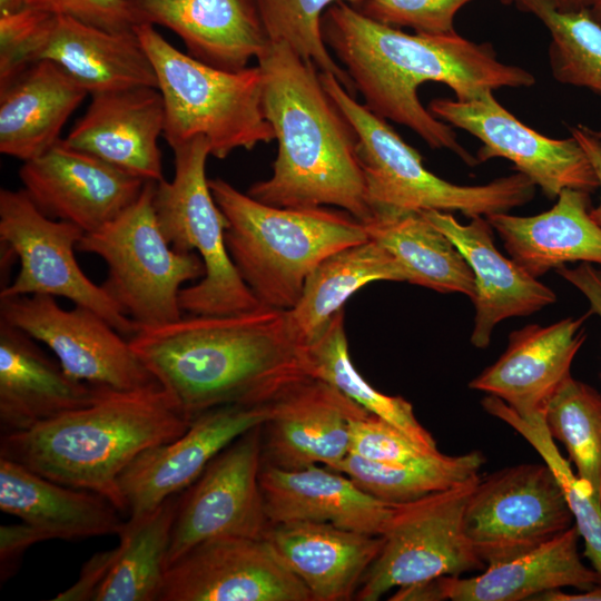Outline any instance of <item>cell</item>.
I'll use <instances>...</instances> for the list:
<instances>
[{"label": "cell", "instance_id": "6da1fadb", "mask_svg": "<svg viewBox=\"0 0 601 601\" xmlns=\"http://www.w3.org/2000/svg\"><path fill=\"white\" fill-rule=\"evenodd\" d=\"M322 33L371 111L408 127L431 148L447 149L471 167L479 164L476 157L459 142L451 125L421 104L418 87L441 82L456 100L469 101L500 88L535 83L528 70L501 62L490 43L456 32L410 35L366 18L344 1L326 9Z\"/></svg>", "mask_w": 601, "mask_h": 601}, {"label": "cell", "instance_id": "7a4b0ae2", "mask_svg": "<svg viewBox=\"0 0 601 601\" xmlns=\"http://www.w3.org/2000/svg\"><path fill=\"white\" fill-rule=\"evenodd\" d=\"M129 343L191 422L214 407L269 404L311 377L285 311L259 306L141 327Z\"/></svg>", "mask_w": 601, "mask_h": 601}, {"label": "cell", "instance_id": "3957f363", "mask_svg": "<svg viewBox=\"0 0 601 601\" xmlns=\"http://www.w3.org/2000/svg\"><path fill=\"white\" fill-rule=\"evenodd\" d=\"M257 60L263 110L278 149L272 176L247 194L280 208L332 205L367 221L373 211L357 135L325 90L319 70L285 42H270Z\"/></svg>", "mask_w": 601, "mask_h": 601}, {"label": "cell", "instance_id": "277c9868", "mask_svg": "<svg viewBox=\"0 0 601 601\" xmlns=\"http://www.w3.org/2000/svg\"><path fill=\"white\" fill-rule=\"evenodd\" d=\"M189 425L162 387L108 390L87 406L1 435L0 457L59 484L96 492L127 515L121 473L139 454L175 440Z\"/></svg>", "mask_w": 601, "mask_h": 601}, {"label": "cell", "instance_id": "5b68a950", "mask_svg": "<svg viewBox=\"0 0 601 601\" xmlns=\"http://www.w3.org/2000/svg\"><path fill=\"white\" fill-rule=\"evenodd\" d=\"M209 187L228 221L229 256L265 307L292 308L324 258L368 239L364 223L345 210L269 206L221 178L209 179Z\"/></svg>", "mask_w": 601, "mask_h": 601}, {"label": "cell", "instance_id": "8992f818", "mask_svg": "<svg viewBox=\"0 0 601 601\" xmlns=\"http://www.w3.org/2000/svg\"><path fill=\"white\" fill-rule=\"evenodd\" d=\"M135 32L157 76L165 110L162 136L170 148L201 136L210 155L224 159L236 149L250 150L275 139L263 110L258 66L219 69L179 51L150 23L137 24Z\"/></svg>", "mask_w": 601, "mask_h": 601}, {"label": "cell", "instance_id": "52a82bcc", "mask_svg": "<svg viewBox=\"0 0 601 601\" xmlns=\"http://www.w3.org/2000/svg\"><path fill=\"white\" fill-rule=\"evenodd\" d=\"M319 78L357 135V154L372 211L436 210L473 218L508 213L533 199L536 186L518 171L472 186L440 178L426 169L416 149L385 119L357 102L332 73L319 71Z\"/></svg>", "mask_w": 601, "mask_h": 601}, {"label": "cell", "instance_id": "ba28073f", "mask_svg": "<svg viewBox=\"0 0 601 601\" xmlns=\"http://www.w3.org/2000/svg\"><path fill=\"white\" fill-rule=\"evenodd\" d=\"M175 174L155 184L152 205L167 242L180 253L196 252L205 275L181 288L179 305L191 315H227L262 306L237 272L225 243L227 218L206 178L210 148L195 137L171 148Z\"/></svg>", "mask_w": 601, "mask_h": 601}, {"label": "cell", "instance_id": "9c48e42d", "mask_svg": "<svg viewBox=\"0 0 601 601\" xmlns=\"http://www.w3.org/2000/svg\"><path fill=\"white\" fill-rule=\"evenodd\" d=\"M155 184L147 181L130 207L77 245L106 263L101 286L138 328L180 318L181 285L205 275L201 257L175 250L161 231L152 205Z\"/></svg>", "mask_w": 601, "mask_h": 601}, {"label": "cell", "instance_id": "30bf717a", "mask_svg": "<svg viewBox=\"0 0 601 601\" xmlns=\"http://www.w3.org/2000/svg\"><path fill=\"white\" fill-rule=\"evenodd\" d=\"M480 474L421 499L394 504L382 549L363 577L354 600L376 601L388 590L483 571L463 530V513Z\"/></svg>", "mask_w": 601, "mask_h": 601}, {"label": "cell", "instance_id": "8fae6325", "mask_svg": "<svg viewBox=\"0 0 601 601\" xmlns=\"http://www.w3.org/2000/svg\"><path fill=\"white\" fill-rule=\"evenodd\" d=\"M85 231L46 216L23 189L0 190V242L2 258L16 257L20 268L0 298L50 295L89 308L129 338L138 326L128 318L104 287L81 270L75 249Z\"/></svg>", "mask_w": 601, "mask_h": 601}, {"label": "cell", "instance_id": "7c38bea8", "mask_svg": "<svg viewBox=\"0 0 601 601\" xmlns=\"http://www.w3.org/2000/svg\"><path fill=\"white\" fill-rule=\"evenodd\" d=\"M573 524L564 492L545 462L480 475L463 513L464 533L486 566L528 553Z\"/></svg>", "mask_w": 601, "mask_h": 601}, {"label": "cell", "instance_id": "4fadbf2b", "mask_svg": "<svg viewBox=\"0 0 601 601\" xmlns=\"http://www.w3.org/2000/svg\"><path fill=\"white\" fill-rule=\"evenodd\" d=\"M0 319L47 345L78 381L116 392L161 387L129 339L89 308L65 309L50 295L6 297Z\"/></svg>", "mask_w": 601, "mask_h": 601}, {"label": "cell", "instance_id": "5bb4252c", "mask_svg": "<svg viewBox=\"0 0 601 601\" xmlns=\"http://www.w3.org/2000/svg\"><path fill=\"white\" fill-rule=\"evenodd\" d=\"M260 466L262 425L231 442L180 493L167 566L209 539L265 538L270 523L259 485Z\"/></svg>", "mask_w": 601, "mask_h": 601}, {"label": "cell", "instance_id": "9a60e30c", "mask_svg": "<svg viewBox=\"0 0 601 601\" xmlns=\"http://www.w3.org/2000/svg\"><path fill=\"white\" fill-rule=\"evenodd\" d=\"M428 110L482 142L475 156L479 164L492 158L510 160L549 199L564 189L591 194L599 188L594 169L573 136L554 139L539 134L501 106L493 91L469 101L433 99Z\"/></svg>", "mask_w": 601, "mask_h": 601}, {"label": "cell", "instance_id": "2e32d148", "mask_svg": "<svg viewBox=\"0 0 601 601\" xmlns=\"http://www.w3.org/2000/svg\"><path fill=\"white\" fill-rule=\"evenodd\" d=\"M158 601H313L265 539L203 541L166 569Z\"/></svg>", "mask_w": 601, "mask_h": 601}, {"label": "cell", "instance_id": "e0dca14e", "mask_svg": "<svg viewBox=\"0 0 601 601\" xmlns=\"http://www.w3.org/2000/svg\"><path fill=\"white\" fill-rule=\"evenodd\" d=\"M23 190L46 216L85 234L112 221L141 195L144 179L68 146L62 139L19 169Z\"/></svg>", "mask_w": 601, "mask_h": 601}, {"label": "cell", "instance_id": "ac0fdd59", "mask_svg": "<svg viewBox=\"0 0 601 601\" xmlns=\"http://www.w3.org/2000/svg\"><path fill=\"white\" fill-rule=\"evenodd\" d=\"M270 411V403L214 407L175 440L139 454L118 480L127 516L146 513L185 491L231 442L263 425Z\"/></svg>", "mask_w": 601, "mask_h": 601}, {"label": "cell", "instance_id": "d6986e66", "mask_svg": "<svg viewBox=\"0 0 601 601\" xmlns=\"http://www.w3.org/2000/svg\"><path fill=\"white\" fill-rule=\"evenodd\" d=\"M262 463L284 470L333 467L349 453L351 422L368 413L335 386L307 377L270 403Z\"/></svg>", "mask_w": 601, "mask_h": 601}, {"label": "cell", "instance_id": "ffe728a7", "mask_svg": "<svg viewBox=\"0 0 601 601\" xmlns=\"http://www.w3.org/2000/svg\"><path fill=\"white\" fill-rule=\"evenodd\" d=\"M590 314L513 331L502 355L469 387L502 400L530 424L544 422L551 397L571 375L572 362L587 338L584 323Z\"/></svg>", "mask_w": 601, "mask_h": 601}, {"label": "cell", "instance_id": "44dd1931", "mask_svg": "<svg viewBox=\"0 0 601 601\" xmlns=\"http://www.w3.org/2000/svg\"><path fill=\"white\" fill-rule=\"evenodd\" d=\"M82 117L62 140L145 181L164 179L158 138L165 110L158 88L135 87L90 95Z\"/></svg>", "mask_w": 601, "mask_h": 601}, {"label": "cell", "instance_id": "7402d4cb", "mask_svg": "<svg viewBox=\"0 0 601 601\" xmlns=\"http://www.w3.org/2000/svg\"><path fill=\"white\" fill-rule=\"evenodd\" d=\"M179 496L128 518L118 545L92 555L55 601H158Z\"/></svg>", "mask_w": 601, "mask_h": 601}, {"label": "cell", "instance_id": "603a6c76", "mask_svg": "<svg viewBox=\"0 0 601 601\" xmlns=\"http://www.w3.org/2000/svg\"><path fill=\"white\" fill-rule=\"evenodd\" d=\"M422 213L454 244L473 273L475 319L470 341L474 347H487L503 319L533 314L556 300L549 286L497 250L486 217L461 224L450 213Z\"/></svg>", "mask_w": 601, "mask_h": 601}, {"label": "cell", "instance_id": "cb8c5ba5", "mask_svg": "<svg viewBox=\"0 0 601 601\" xmlns=\"http://www.w3.org/2000/svg\"><path fill=\"white\" fill-rule=\"evenodd\" d=\"M128 1L140 23L171 30L190 57L219 69L243 70L270 43L256 0Z\"/></svg>", "mask_w": 601, "mask_h": 601}, {"label": "cell", "instance_id": "d4e9b609", "mask_svg": "<svg viewBox=\"0 0 601 601\" xmlns=\"http://www.w3.org/2000/svg\"><path fill=\"white\" fill-rule=\"evenodd\" d=\"M36 342L0 319L1 435L87 406L108 391L68 375Z\"/></svg>", "mask_w": 601, "mask_h": 601}, {"label": "cell", "instance_id": "484cf974", "mask_svg": "<svg viewBox=\"0 0 601 601\" xmlns=\"http://www.w3.org/2000/svg\"><path fill=\"white\" fill-rule=\"evenodd\" d=\"M259 485L270 524L318 522L382 535L393 511L327 466L284 470L262 463Z\"/></svg>", "mask_w": 601, "mask_h": 601}, {"label": "cell", "instance_id": "4316f807", "mask_svg": "<svg viewBox=\"0 0 601 601\" xmlns=\"http://www.w3.org/2000/svg\"><path fill=\"white\" fill-rule=\"evenodd\" d=\"M264 539L306 585L313 601L354 599L383 545V535L318 522L270 524Z\"/></svg>", "mask_w": 601, "mask_h": 601}, {"label": "cell", "instance_id": "83f0119b", "mask_svg": "<svg viewBox=\"0 0 601 601\" xmlns=\"http://www.w3.org/2000/svg\"><path fill=\"white\" fill-rule=\"evenodd\" d=\"M590 193L564 189L534 216L496 213L486 217L511 258L538 278L566 263L601 265V226L590 215Z\"/></svg>", "mask_w": 601, "mask_h": 601}, {"label": "cell", "instance_id": "f1b7e54d", "mask_svg": "<svg viewBox=\"0 0 601 601\" xmlns=\"http://www.w3.org/2000/svg\"><path fill=\"white\" fill-rule=\"evenodd\" d=\"M579 539L573 524L528 553L487 565L479 575L437 578L440 601H522L550 590L601 585L599 573L581 560Z\"/></svg>", "mask_w": 601, "mask_h": 601}, {"label": "cell", "instance_id": "f546056e", "mask_svg": "<svg viewBox=\"0 0 601 601\" xmlns=\"http://www.w3.org/2000/svg\"><path fill=\"white\" fill-rule=\"evenodd\" d=\"M0 510L19 518L47 540L118 535L121 511L105 496L48 480L0 457Z\"/></svg>", "mask_w": 601, "mask_h": 601}, {"label": "cell", "instance_id": "4dcf8cb0", "mask_svg": "<svg viewBox=\"0 0 601 601\" xmlns=\"http://www.w3.org/2000/svg\"><path fill=\"white\" fill-rule=\"evenodd\" d=\"M63 69L89 95L135 87L158 88L152 63L135 30L116 32L53 16L37 60Z\"/></svg>", "mask_w": 601, "mask_h": 601}, {"label": "cell", "instance_id": "1f68e13d", "mask_svg": "<svg viewBox=\"0 0 601 601\" xmlns=\"http://www.w3.org/2000/svg\"><path fill=\"white\" fill-rule=\"evenodd\" d=\"M88 95L56 63L30 65L0 87L1 154L27 161L46 152Z\"/></svg>", "mask_w": 601, "mask_h": 601}, {"label": "cell", "instance_id": "d6a6232c", "mask_svg": "<svg viewBox=\"0 0 601 601\" xmlns=\"http://www.w3.org/2000/svg\"><path fill=\"white\" fill-rule=\"evenodd\" d=\"M377 280L406 282V274L400 263L373 239L324 258L308 275L297 303L285 311L293 342L300 347L309 345L354 293Z\"/></svg>", "mask_w": 601, "mask_h": 601}, {"label": "cell", "instance_id": "836d02e7", "mask_svg": "<svg viewBox=\"0 0 601 601\" xmlns=\"http://www.w3.org/2000/svg\"><path fill=\"white\" fill-rule=\"evenodd\" d=\"M364 226L368 238L400 263L407 283L474 299L475 283L469 264L422 211L378 208Z\"/></svg>", "mask_w": 601, "mask_h": 601}, {"label": "cell", "instance_id": "e575fe53", "mask_svg": "<svg viewBox=\"0 0 601 601\" xmlns=\"http://www.w3.org/2000/svg\"><path fill=\"white\" fill-rule=\"evenodd\" d=\"M307 372L338 388L372 415L390 423L418 446L439 453L436 441L418 422L413 406L401 396L372 387L354 367L344 327V311L336 312L326 328L305 347Z\"/></svg>", "mask_w": 601, "mask_h": 601}, {"label": "cell", "instance_id": "d590c367", "mask_svg": "<svg viewBox=\"0 0 601 601\" xmlns=\"http://www.w3.org/2000/svg\"><path fill=\"white\" fill-rule=\"evenodd\" d=\"M485 459L479 451L460 455L439 453L424 460L388 465L348 453L332 469L359 489L387 504L407 503L455 486L479 474Z\"/></svg>", "mask_w": 601, "mask_h": 601}, {"label": "cell", "instance_id": "8d00e7d4", "mask_svg": "<svg viewBox=\"0 0 601 601\" xmlns=\"http://www.w3.org/2000/svg\"><path fill=\"white\" fill-rule=\"evenodd\" d=\"M544 423L552 439L564 446L593 501L601 505V394L570 375L551 397Z\"/></svg>", "mask_w": 601, "mask_h": 601}, {"label": "cell", "instance_id": "74e56055", "mask_svg": "<svg viewBox=\"0 0 601 601\" xmlns=\"http://www.w3.org/2000/svg\"><path fill=\"white\" fill-rule=\"evenodd\" d=\"M548 29L550 69L563 85L587 88L601 96V24L589 9L561 11L551 0H513Z\"/></svg>", "mask_w": 601, "mask_h": 601}, {"label": "cell", "instance_id": "f35d334b", "mask_svg": "<svg viewBox=\"0 0 601 601\" xmlns=\"http://www.w3.org/2000/svg\"><path fill=\"white\" fill-rule=\"evenodd\" d=\"M481 404L489 414L505 422L525 439L551 467L564 492L578 533L583 540V555L601 577V505L593 501L590 489L560 453L545 423L525 422L502 400L492 395L484 397Z\"/></svg>", "mask_w": 601, "mask_h": 601}, {"label": "cell", "instance_id": "ab89813d", "mask_svg": "<svg viewBox=\"0 0 601 601\" xmlns=\"http://www.w3.org/2000/svg\"><path fill=\"white\" fill-rule=\"evenodd\" d=\"M356 0H256L270 42H285L324 73H332L356 97V88L343 67L335 61L324 42L322 17L336 2Z\"/></svg>", "mask_w": 601, "mask_h": 601}, {"label": "cell", "instance_id": "60d3db41", "mask_svg": "<svg viewBox=\"0 0 601 601\" xmlns=\"http://www.w3.org/2000/svg\"><path fill=\"white\" fill-rule=\"evenodd\" d=\"M472 0H356V11L393 28H411L423 35L455 33L454 19Z\"/></svg>", "mask_w": 601, "mask_h": 601}, {"label": "cell", "instance_id": "b9f144b4", "mask_svg": "<svg viewBox=\"0 0 601 601\" xmlns=\"http://www.w3.org/2000/svg\"><path fill=\"white\" fill-rule=\"evenodd\" d=\"M52 17L27 7L0 14V87L36 62Z\"/></svg>", "mask_w": 601, "mask_h": 601}, {"label": "cell", "instance_id": "7bdbcfd3", "mask_svg": "<svg viewBox=\"0 0 601 601\" xmlns=\"http://www.w3.org/2000/svg\"><path fill=\"white\" fill-rule=\"evenodd\" d=\"M349 453L388 465L424 460L430 453L384 420L368 414L351 422Z\"/></svg>", "mask_w": 601, "mask_h": 601}, {"label": "cell", "instance_id": "ee69618b", "mask_svg": "<svg viewBox=\"0 0 601 601\" xmlns=\"http://www.w3.org/2000/svg\"><path fill=\"white\" fill-rule=\"evenodd\" d=\"M22 7L116 32L134 31L140 23L128 0H22Z\"/></svg>", "mask_w": 601, "mask_h": 601}, {"label": "cell", "instance_id": "f6af8a7d", "mask_svg": "<svg viewBox=\"0 0 601 601\" xmlns=\"http://www.w3.org/2000/svg\"><path fill=\"white\" fill-rule=\"evenodd\" d=\"M47 540L35 526L22 522L0 526V570L1 579L13 574L23 553L32 544Z\"/></svg>", "mask_w": 601, "mask_h": 601}, {"label": "cell", "instance_id": "bcb514c9", "mask_svg": "<svg viewBox=\"0 0 601 601\" xmlns=\"http://www.w3.org/2000/svg\"><path fill=\"white\" fill-rule=\"evenodd\" d=\"M556 273L573 285L590 303V311L601 318V268L590 263H580L577 267L565 265Z\"/></svg>", "mask_w": 601, "mask_h": 601}, {"label": "cell", "instance_id": "7dc6e473", "mask_svg": "<svg viewBox=\"0 0 601 601\" xmlns=\"http://www.w3.org/2000/svg\"><path fill=\"white\" fill-rule=\"evenodd\" d=\"M570 134L583 148L598 178L600 200L595 208H591L590 215L601 226V140L593 135L589 127L578 125L570 128Z\"/></svg>", "mask_w": 601, "mask_h": 601}, {"label": "cell", "instance_id": "c3c4849f", "mask_svg": "<svg viewBox=\"0 0 601 601\" xmlns=\"http://www.w3.org/2000/svg\"><path fill=\"white\" fill-rule=\"evenodd\" d=\"M532 601H601V585L579 593H566L561 589L543 592Z\"/></svg>", "mask_w": 601, "mask_h": 601}, {"label": "cell", "instance_id": "681fc988", "mask_svg": "<svg viewBox=\"0 0 601 601\" xmlns=\"http://www.w3.org/2000/svg\"><path fill=\"white\" fill-rule=\"evenodd\" d=\"M555 8L561 11H579L589 9L595 0H551Z\"/></svg>", "mask_w": 601, "mask_h": 601}, {"label": "cell", "instance_id": "f907efd6", "mask_svg": "<svg viewBox=\"0 0 601 601\" xmlns=\"http://www.w3.org/2000/svg\"><path fill=\"white\" fill-rule=\"evenodd\" d=\"M22 8V0H0V14Z\"/></svg>", "mask_w": 601, "mask_h": 601}, {"label": "cell", "instance_id": "816d5d0a", "mask_svg": "<svg viewBox=\"0 0 601 601\" xmlns=\"http://www.w3.org/2000/svg\"><path fill=\"white\" fill-rule=\"evenodd\" d=\"M590 13L601 24V0H595L593 6L590 8Z\"/></svg>", "mask_w": 601, "mask_h": 601}, {"label": "cell", "instance_id": "f5cc1de1", "mask_svg": "<svg viewBox=\"0 0 601 601\" xmlns=\"http://www.w3.org/2000/svg\"><path fill=\"white\" fill-rule=\"evenodd\" d=\"M591 131L593 132V135H594L595 137H598V138L601 140V130H593V129H591Z\"/></svg>", "mask_w": 601, "mask_h": 601}, {"label": "cell", "instance_id": "db71d44e", "mask_svg": "<svg viewBox=\"0 0 601 601\" xmlns=\"http://www.w3.org/2000/svg\"><path fill=\"white\" fill-rule=\"evenodd\" d=\"M513 0H502L503 3L505 4H511Z\"/></svg>", "mask_w": 601, "mask_h": 601}, {"label": "cell", "instance_id": "11a10c76", "mask_svg": "<svg viewBox=\"0 0 601 601\" xmlns=\"http://www.w3.org/2000/svg\"><path fill=\"white\" fill-rule=\"evenodd\" d=\"M595 2V1H594Z\"/></svg>", "mask_w": 601, "mask_h": 601}]
</instances>
